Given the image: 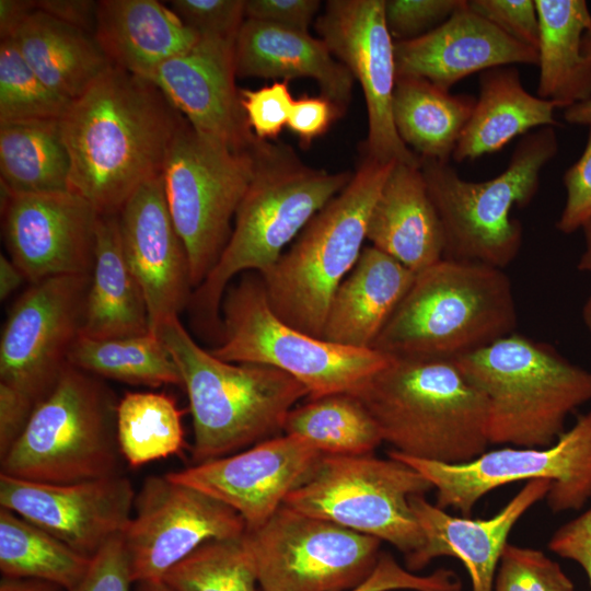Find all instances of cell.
Segmentation results:
<instances>
[{"label": "cell", "mask_w": 591, "mask_h": 591, "mask_svg": "<svg viewBox=\"0 0 591 591\" xmlns=\"http://www.w3.org/2000/svg\"><path fill=\"white\" fill-rule=\"evenodd\" d=\"M69 364L99 378L131 385L183 386L173 357L152 332L102 339L81 335L70 350Z\"/></svg>", "instance_id": "cell-36"}, {"label": "cell", "mask_w": 591, "mask_h": 591, "mask_svg": "<svg viewBox=\"0 0 591 591\" xmlns=\"http://www.w3.org/2000/svg\"><path fill=\"white\" fill-rule=\"evenodd\" d=\"M396 77L429 81L449 91L462 79L486 70L537 66V50L523 45L464 3L442 24L414 39L394 42Z\"/></svg>", "instance_id": "cell-23"}, {"label": "cell", "mask_w": 591, "mask_h": 591, "mask_svg": "<svg viewBox=\"0 0 591 591\" xmlns=\"http://www.w3.org/2000/svg\"><path fill=\"white\" fill-rule=\"evenodd\" d=\"M117 439L132 467L178 454L185 447L182 410L164 393H126L117 406Z\"/></svg>", "instance_id": "cell-38"}, {"label": "cell", "mask_w": 591, "mask_h": 591, "mask_svg": "<svg viewBox=\"0 0 591 591\" xmlns=\"http://www.w3.org/2000/svg\"><path fill=\"white\" fill-rule=\"evenodd\" d=\"M91 559L0 507V570L3 577L42 580L69 591L83 579Z\"/></svg>", "instance_id": "cell-37"}, {"label": "cell", "mask_w": 591, "mask_h": 591, "mask_svg": "<svg viewBox=\"0 0 591 591\" xmlns=\"http://www.w3.org/2000/svg\"><path fill=\"white\" fill-rule=\"evenodd\" d=\"M118 402L101 378L69 364L0 457V474L47 484L121 475Z\"/></svg>", "instance_id": "cell-9"}, {"label": "cell", "mask_w": 591, "mask_h": 591, "mask_svg": "<svg viewBox=\"0 0 591 591\" xmlns=\"http://www.w3.org/2000/svg\"><path fill=\"white\" fill-rule=\"evenodd\" d=\"M35 10L32 0H0V38H12Z\"/></svg>", "instance_id": "cell-53"}, {"label": "cell", "mask_w": 591, "mask_h": 591, "mask_svg": "<svg viewBox=\"0 0 591 591\" xmlns=\"http://www.w3.org/2000/svg\"><path fill=\"white\" fill-rule=\"evenodd\" d=\"M583 322L591 335V297L586 301L582 309Z\"/></svg>", "instance_id": "cell-59"}, {"label": "cell", "mask_w": 591, "mask_h": 591, "mask_svg": "<svg viewBox=\"0 0 591 591\" xmlns=\"http://www.w3.org/2000/svg\"><path fill=\"white\" fill-rule=\"evenodd\" d=\"M588 128L582 154L563 177L566 200L556 228L564 234L581 229L591 218V126Z\"/></svg>", "instance_id": "cell-47"}, {"label": "cell", "mask_w": 591, "mask_h": 591, "mask_svg": "<svg viewBox=\"0 0 591 591\" xmlns=\"http://www.w3.org/2000/svg\"><path fill=\"white\" fill-rule=\"evenodd\" d=\"M2 232L10 259L30 283L91 274L99 211L71 193L15 194L1 187Z\"/></svg>", "instance_id": "cell-18"}, {"label": "cell", "mask_w": 591, "mask_h": 591, "mask_svg": "<svg viewBox=\"0 0 591 591\" xmlns=\"http://www.w3.org/2000/svg\"><path fill=\"white\" fill-rule=\"evenodd\" d=\"M26 280L21 269L2 253L0 255V299L5 300ZM27 281V280H26Z\"/></svg>", "instance_id": "cell-54"}, {"label": "cell", "mask_w": 591, "mask_h": 591, "mask_svg": "<svg viewBox=\"0 0 591 591\" xmlns=\"http://www.w3.org/2000/svg\"><path fill=\"white\" fill-rule=\"evenodd\" d=\"M367 240L415 274L443 258L442 225L420 166L394 165L372 209Z\"/></svg>", "instance_id": "cell-26"}, {"label": "cell", "mask_w": 591, "mask_h": 591, "mask_svg": "<svg viewBox=\"0 0 591 591\" xmlns=\"http://www.w3.org/2000/svg\"><path fill=\"white\" fill-rule=\"evenodd\" d=\"M173 12L200 36L236 38L245 21L244 0H173Z\"/></svg>", "instance_id": "cell-44"}, {"label": "cell", "mask_w": 591, "mask_h": 591, "mask_svg": "<svg viewBox=\"0 0 591 591\" xmlns=\"http://www.w3.org/2000/svg\"><path fill=\"white\" fill-rule=\"evenodd\" d=\"M123 532L132 582L161 580L202 544L241 538L243 518L217 498L163 476L147 477Z\"/></svg>", "instance_id": "cell-16"}, {"label": "cell", "mask_w": 591, "mask_h": 591, "mask_svg": "<svg viewBox=\"0 0 591 591\" xmlns=\"http://www.w3.org/2000/svg\"><path fill=\"white\" fill-rule=\"evenodd\" d=\"M324 454L308 440L283 434L187 468L171 479L195 487L234 509L246 530L265 523L311 474Z\"/></svg>", "instance_id": "cell-20"}, {"label": "cell", "mask_w": 591, "mask_h": 591, "mask_svg": "<svg viewBox=\"0 0 591 591\" xmlns=\"http://www.w3.org/2000/svg\"><path fill=\"white\" fill-rule=\"evenodd\" d=\"M341 115L337 106L324 96H301L294 100L288 128L298 137L301 146L324 135L332 123Z\"/></svg>", "instance_id": "cell-50"}, {"label": "cell", "mask_w": 591, "mask_h": 591, "mask_svg": "<svg viewBox=\"0 0 591 591\" xmlns=\"http://www.w3.org/2000/svg\"><path fill=\"white\" fill-rule=\"evenodd\" d=\"M59 587L35 579L2 577L0 591H59Z\"/></svg>", "instance_id": "cell-55"}, {"label": "cell", "mask_w": 591, "mask_h": 591, "mask_svg": "<svg viewBox=\"0 0 591 591\" xmlns=\"http://www.w3.org/2000/svg\"><path fill=\"white\" fill-rule=\"evenodd\" d=\"M234 42L200 36L188 50L162 63L150 81L197 132L234 151H245L257 138L248 126L234 82Z\"/></svg>", "instance_id": "cell-21"}, {"label": "cell", "mask_w": 591, "mask_h": 591, "mask_svg": "<svg viewBox=\"0 0 591 591\" xmlns=\"http://www.w3.org/2000/svg\"><path fill=\"white\" fill-rule=\"evenodd\" d=\"M493 591H575L561 567L543 552L507 544L500 556Z\"/></svg>", "instance_id": "cell-41"}, {"label": "cell", "mask_w": 591, "mask_h": 591, "mask_svg": "<svg viewBox=\"0 0 591 591\" xmlns=\"http://www.w3.org/2000/svg\"><path fill=\"white\" fill-rule=\"evenodd\" d=\"M137 591H175L161 580H146L137 582Z\"/></svg>", "instance_id": "cell-58"}, {"label": "cell", "mask_w": 591, "mask_h": 591, "mask_svg": "<svg viewBox=\"0 0 591 591\" xmlns=\"http://www.w3.org/2000/svg\"><path fill=\"white\" fill-rule=\"evenodd\" d=\"M1 187L15 194L70 192L71 159L60 120L0 125Z\"/></svg>", "instance_id": "cell-34"}, {"label": "cell", "mask_w": 591, "mask_h": 591, "mask_svg": "<svg viewBox=\"0 0 591 591\" xmlns=\"http://www.w3.org/2000/svg\"><path fill=\"white\" fill-rule=\"evenodd\" d=\"M465 0H384L387 30L394 39L427 34L448 20Z\"/></svg>", "instance_id": "cell-42"}, {"label": "cell", "mask_w": 591, "mask_h": 591, "mask_svg": "<svg viewBox=\"0 0 591 591\" xmlns=\"http://www.w3.org/2000/svg\"><path fill=\"white\" fill-rule=\"evenodd\" d=\"M478 81V97L452 154L455 162L495 153L534 128L557 125L558 106L529 93L514 66L486 70Z\"/></svg>", "instance_id": "cell-29"}, {"label": "cell", "mask_w": 591, "mask_h": 591, "mask_svg": "<svg viewBox=\"0 0 591 591\" xmlns=\"http://www.w3.org/2000/svg\"><path fill=\"white\" fill-rule=\"evenodd\" d=\"M457 576L448 569H438L428 576H418L402 568L390 555L381 554L372 573L358 587L348 591H461Z\"/></svg>", "instance_id": "cell-45"}, {"label": "cell", "mask_w": 591, "mask_h": 591, "mask_svg": "<svg viewBox=\"0 0 591 591\" xmlns=\"http://www.w3.org/2000/svg\"><path fill=\"white\" fill-rule=\"evenodd\" d=\"M12 38L44 84L69 102L112 67L93 34L36 8Z\"/></svg>", "instance_id": "cell-31"}, {"label": "cell", "mask_w": 591, "mask_h": 591, "mask_svg": "<svg viewBox=\"0 0 591 591\" xmlns=\"http://www.w3.org/2000/svg\"><path fill=\"white\" fill-rule=\"evenodd\" d=\"M136 491L121 475L47 484L0 474V506L92 558L127 528Z\"/></svg>", "instance_id": "cell-19"}, {"label": "cell", "mask_w": 591, "mask_h": 591, "mask_svg": "<svg viewBox=\"0 0 591 591\" xmlns=\"http://www.w3.org/2000/svg\"><path fill=\"white\" fill-rule=\"evenodd\" d=\"M240 104L253 134L259 140L276 138L288 124L294 100L288 81L257 90H239Z\"/></svg>", "instance_id": "cell-43"}, {"label": "cell", "mask_w": 591, "mask_h": 591, "mask_svg": "<svg viewBox=\"0 0 591 591\" xmlns=\"http://www.w3.org/2000/svg\"><path fill=\"white\" fill-rule=\"evenodd\" d=\"M242 543L260 591H348L374 570L381 541L282 505Z\"/></svg>", "instance_id": "cell-15"}, {"label": "cell", "mask_w": 591, "mask_h": 591, "mask_svg": "<svg viewBox=\"0 0 591 591\" xmlns=\"http://www.w3.org/2000/svg\"><path fill=\"white\" fill-rule=\"evenodd\" d=\"M35 8L48 15L94 35L97 1L38 0Z\"/></svg>", "instance_id": "cell-52"}, {"label": "cell", "mask_w": 591, "mask_h": 591, "mask_svg": "<svg viewBox=\"0 0 591 591\" xmlns=\"http://www.w3.org/2000/svg\"><path fill=\"white\" fill-rule=\"evenodd\" d=\"M316 30L361 86L368 114L366 155L382 163L420 166L421 159L402 141L393 120L397 77L384 0L327 1Z\"/></svg>", "instance_id": "cell-17"}, {"label": "cell", "mask_w": 591, "mask_h": 591, "mask_svg": "<svg viewBox=\"0 0 591 591\" xmlns=\"http://www.w3.org/2000/svg\"><path fill=\"white\" fill-rule=\"evenodd\" d=\"M551 482L535 479L524 487L494 517L470 519L447 513L424 495L409 498L410 509L422 531L424 545L405 558L406 569H422L432 559L452 556L465 566L473 591H493L496 569L508 536L520 518L544 499Z\"/></svg>", "instance_id": "cell-24"}, {"label": "cell", "mask_w": 591, "mask_h": 591, "mask_svg": "<svg viewBox=\"0 0 591 591\" xmlns=\"http://www.w3.org/2000/svg\"><path fill=\"white\" fill-rule=\"evenodd\" d=\"M415 276L384 252L364 246L332 298L322 338L354 348H372Z\"/></svg>", "instance_id": "cell-28"}, {"label": "cell", "mask_w": 591, "mask_h": 591, "mask_svg": "<svg viewBox=\"0 0 591 591\" xmlns=\"http://www.w3.org/2000/svg\"><path fill=\"white\" fill-rule=\"evenodd\" d=\"M396 163L364 155L347 186L259 275L269 305L282 321L322 338L332 298L364 247L372 209Z\"/></svg>", "instance_id": "cell-7"}, {"label": "cell", "mask_w": 591, "mask_h": 591, "mask_svg": "<svg viewBox=\"0 0 591 591\" xmlns=\"http://www.w3.org/2000/svg\"><path fill=\"white\" fill-rule=\"evenodd\" d=\"M118 219L124 253L155 333L166 320L179 316L194 292L188 255L169 212L161 175L126 201Z\"/></svg>", "instance_id": "cell-22"}, {"label": "cell", "mask_w": 591, "mask_h": 591, "mask_svg": "<svg viewBox=\"0 0 591 591\" xmlns=\"http://www.w3.org/2000/svg\"><path fill=\"white\" fill-rule=\"evenodd\" d=\"M548 547L560 557L578 563L586 571L591 590V509L561 525Z\"/></svg>", "instance_id": "cell-51"}, {"label": "cell", "mask_w": 591, "mask_h": 591, "mask_svg": "<svg viewBox=\"0 0 591 591\" xmlns=\"http://www.w3.org/2000/svg\"><path fill=\"white\" fill-rule=\"evenodd\" d=\"M354 395L403 455L461 464L490 444L486 399L454 360L391 357Z\"/></svg>", "instance_id": "cell-3"}, {"label": "cell", "mask_w": 591, "mask_h": 591, "mask_svg": "<svg viewBox=\"0 0 591 591\" xmlns=\"http://www.w3.org/2000/svg\"><path fill=\"white\" fill-rule=\"evenodd\" d=\"M538 16L537 96L558 108L591 99V60L582 37L591 28L584 0H535Z\"/></svg>", "instance_id": "cell-32"}, {"label": "cell", "mask_w": 591, "mask_h": 591, "mask_svg": "<svg viewBox=\"0 0 591 591\" xmlns=\"http://www.w3.org/2000/svg\"><path fill=\"white\" fill-rule=\"evenodd\" d=\"M584 236V250L578 263V270L591 273V218L581 228Z\"/></svg>", "instance_id": "cell-57"}, {"label": "cell", "mask_w": 591, "mask_h": 591, "mask_svg": "<svg viewBox=\"0 0 591 591\" xmlns=\"http://www.w3.org/2000/svg\"><path fill=\"white\" fill-rule=\"evenodd\" d=\"M131 583L129 560L120 533L92 557L83 579L69 591H129Z\"/></svg>", "instance_id": "cell-48"}, {"label": "cell", "mask_w": 591, "mask_h": 591, "mask_svg": "<svg viewBox=\"0 0 591 591\" xmlns=\"http://www.w3.org/2000/svg\"><path fill=\"white\" fill-rule=\"evenodd\" d=\"M487 404L490 444L544 448L591 401V372L552 346L509 334L454 360Z\"/></svg>", "instance_id": "cell-6"}, {"label": "cell", "mask_w": 591, "mask_h": 591, "mask_svg": "<svg viewBox=\"0 0 591 591\" xmlns=\"http://www.w3.org/2000/svg\"><path fill=\"white\" fill-rule=\"evenodd\" d=\"M234 65L242 78L313 79L341 114L351 99L350 71L309 32L245 19L234 42Z\"/></svg>", "instance_id": "cell-25"}, {"label": "cell", "mask_w": 591, "mask_h": 591, "mask_svg": "<svg viewBox=\"0 0 591 591\" xmlns=\"http://www.w3.org/2000/svg\"><path fill=\"white\" fill-rule=\"evenodd\" d=\"M254 174L236 210L228 244L194 290L189 305L202 326L220 333V309L230 281L244 271L270 269L310 220L350 182L304 164L291 148L257 139Z\"/></svg>", "instance_id": "cell-2"}, {"label": "cell", "mask_w": 591, "mask_h": 591, "mask_svg": "<svg viewBox=\"0 0 591 591\" xmlns=\"http://www.w3.org/2000/svg\"><path fill=\"white\" fill-rule=\"evenodd\" d=\"M185 121L152 81L109 67L60 119L71 159L70 192L101 215L118 213L161 175Z\"/></svg>", "instance_id": "cell-1"}, {"label": "cell", "mask_w": 591, "mask_h": 591, "mask_svg": "<svg viewBox=\"0 0 591 591\" xmlns=\"http://www.w3.org/2000/svg\"><path fill=\"white\" fill-rule=\"evenodd\" d=\"M564 119L571 125L591 126V99L564 109Z\"/></svg>", "instance_id": "cell-56"}, {"label": "cell", "mask_w": 591, "mask_h": 591, "mask_svg": "<svg viewBox=\"0 0 591 591\" xmlns=\"http://www.w3.org/2000/svg\"><path fill=\"white\" fill-rule=\"evenodd\" d=\"M182 375L193 417L194 464L230 455L282 430L288 413L308 389L276 368L227 362L201 348L179 316L155 333Z\"/></svg>", "instance_id": "cell-5"}, {"label": "cell", "mask_w": 591, "mask_h": 591, "mask_svg": "<svg viewBox=\"0 0 591 591\" xmlns=\"http://www.w3.org/2000/svg\"><path fill=\"white\" fill-rule=\"evenodd\" d=\"M320 7L318 0H246L245 19L308 32Z\"/></svg>", "instance_id": "cell-49"}, {"label": "cell", "mask_w": 591, "mask_h": 591, "mask_svg": "<svg viewBox=\"0 0 591 591\" xmlns=\"http://www.w3.org/2000/svg\"><path fill=\"white\" fill-rule=\"evenodd\" d=\"M91 274L31 286L11 308L0 339V405L31 417L69 366L82 335Z\"/></svg>", "instance_id": "cell-13"}, {"label": "cell", "mask_w": 591, "mask_h": 591, "mask_svg": "<svg viewBox=\"0 0 591 591\" xmlns=\"http://www.w3.org/2000/svg\"><path fill=\"white\" fill-rule=\"evenodd\" d=\"M70 103L36 76L14 38L0 40V125L60 120Z\"/></svg>", "instance_id": "cell-40"}, {"label": "cell", "mask_w": 591, "mask_h": 591, "mask_svg": "<svg viewBox=\"0 0 591 591\" xmlns=\"http://www.w3.org/2000/svg\"><path fill=\"white\" fill-rule=\"evenodd\" d=\"M582 53L591 60V28L582 37Z\"/></svg>", "instance_id": "cell-60"}, {"label": "cell", "mask_w": 591, "mask_h": 591, "mask_svg": "<svg viewBox=\"0 0 591 591\" xmlns=\"http://www.w3.org/2000/svg\"><path fill=\"white\" fill-rule=\"evenodd\" d=\"M554 127L523 136L508 166L494 178L470 182L449 164L421 160L428 192L438 211L444 240L443 258L505 269L522 245V224L513 207L534 198L542 170L558 152Z\"/></svg>", "instance_id": "cell-8"}, {"label": "cell", "mask_w": 591, "mask_h": 591, "mask_svg": "<svg viewBox=\"0 0 591 591\" xmlns=\"http://www.w3.org/2000/svg\"><path fill=\"white\" fill-rule=\"evenodd\" d=\"M94 36L112 66L148 80L200 38L155 0L97 1Z\"/></svg>", "instance_id": "cell-27"}, {"label": "cell", "mask_w": 591, "mask_h": 591, "mask_svg": "<svg viewBox=\"0 0 591 591\" xmlns=\"http://www.w3.org/2000/svg\"><path fill=\"white\" fill-rule=\"evenodd\" d=\"M282 431L308 440L324 455H363L383 442L374 418L351 393H335L294 406Z\"/></svg>", "instance_id": "cell-35"}, {"label": "cell", "mask_w": 591, "mask_h": 591, "mask_svg": "<svg viewBox=\"0 0 591 591\" xmlns=\"http://www.w3.org/2000/svg\"><path fill=\"white\" fill-rule=\"evenodd\" d=\"M517 324L503 269L442 258L416 274L372 349L390 357L455 360L512 334Z\"/></svg>", "instance_id": "cell-4"}, {"label": "cell", "mask_w": 591, "mask_h": 591, "mask_svg": "<svg viewBox=\"0 0 591 591\" xmlns=\"http://www.w3.org/2000/svg\"><path fill=\"white\" fill-rule=\"evenodd\" d=\"M218 345L209 351L234 363L281 370L309 391V398L354 394L391 357L314 337L282 321L269 305L262 277L245 275L229 286L220 309Z\"/></svg>", "instance_id": "cell-10"}, {"label": "cell", "mask_w": 591, "mask_h": 591, "mask_svg": "<svg viewBox=\"0 0 591 591\" xmlns=\"http://www.w3.org/2000/svg\"><path fill=\"white\" fill-rule=\"evenodd\" d=\"M162 580L175 591H259L242 537L202 544Z\"/></svg>", "instance_id": "cell-39"}, {"label": "cell", "mask_w": 591, "mask_h": 591, "mask_svg": "<svg viewBox=\"0 0 591 591\" xmlns=\"http://www.w3.org/2000/svg\"><path fill=\"white\" fill-rule=\"evenodd\" d=\"M431 489L420 472L393 457L323 455L283 505L385 541L407 558L424 545L409 498Z\"/></svg>", "instance_id": "cell-11"}, {"label": "cell", "mask_w": 591, "mask_h": 591, "mask_svg": "<svg viewBox=\"0 0 591 591\" xmlns=\"http://www.w3.org/2000/svg\"><path fill=\"white\" fill-rule=\"evenodd\" d=\"M253 147L234 151L204 137L186 120L169 149L161 179L188 255L194 290L229 242L232 219L254 174Z\"/></svg>", "instance_id": "cell-12"}, {"label": "cell", "mask_w": 591, "mask_h": 591, "mask_svg": "<svg viewBox=\"0 0 591 591\" xmlns=\"http://www.w3.org/2000/svg\"><path fill=\"white\" fill-rule=\"evenodd\" d=\"M389 456L420 472L437 490L436 506L468 515L489 491L514 482H551L545 497L553 512L581 509L591 499V409L544 448H501L461 464Z\"/></svg>", "instance_id": "cell-14"}, {"label": "cell", "mask_w": 591, "mask_h": 591, "mask_svg": "<svg viewBox=\"0 0 591 591\" xmlns=\"http://www.w3.org/2000/svg\"><path fill=\"white\" fill-rule=\"evenodd\" d=\"M467 4L512 39L537 49L535 0H470Z\"/></svg>", "instance_id": "cell-46"}, {"label": "cell", "mask_w": 591, "mask_h": 591, "mask_svg": "<svg viewBox=\"0 0 591 591\" xmlns=\"http://www.w3.org/2000/svg\"><path fill=\"white\" fill-rule=\"evenodd\" d=\"M148 332V306L124 253L118 213H100L82 335L102 339Z\"/></svg>", "instance_id": "cell-30"}, {"label": "cell", "mask_w": 591, "mask_h": 591, "mask_svg": "<svg viewBox=\"0 0 591 591\" xmlns=\"http://www.w3.org/2000/svg\"><path fill=\"white\" fill-rule=\"evenodd\" d=\"M476 99L451 94L427 80L396 78L392 113L402 141L421 160L449 162Z\"/></svg>", "instance_id": "cell-33"}]
</instances>
